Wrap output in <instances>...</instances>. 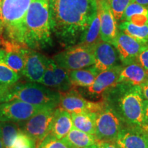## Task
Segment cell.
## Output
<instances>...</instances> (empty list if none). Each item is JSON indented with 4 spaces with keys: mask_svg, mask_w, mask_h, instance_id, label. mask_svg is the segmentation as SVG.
Listing matches in <instances>:
<instances>
[{
    "mask_svg": "<svg viewBox=\"0 0 148 148\" xmlns=\"http://www.w3.org/2000/svg\"><path fill=\"white\" fill-rule=\"evenodd\" d=\"M51 32L59 43L77 45L97 12V0H49Z\"/></svg>",
    "mask_w": 148,
    "mask_h": 148,
    "instance_id": "cell-1",
    "label": "cell"
},
{
    "mask_svg": "<svg viewBox=\"0 0 148 148\" xmlns=\"http://www.w3.org/2000/svg\"><path fill=\"white\" fill-rule=\"evenodd\" d=\"M126 125L143 129L144 97L139 86L119 83L101 97Z\"/></svg>",
    "mask_w": 148,
    "mask_h": 148,
    "instance_id": "cell-2",
    "label": "cell"
},
{
    "mask_svg": "<svg viewBox=\"0 0 148 148\" xmlns=\"http://www.w3.org/2000/svg\"><path fill=\"white\" fill-rule=\"evenodd\" d=\"M24 45L44 49L53 45L49 0H32L25 21Z\"/></svg>",
    "mask_w": 148,
    "mask_h": 148,
    "instance_id": "cell-3",
    "label": "cell"
},
{
    "mask_svg": "<svg viewBox=\"0 0 148 148\" xmlns=\"http://www.w3.org/2000/svg\"><path fill=\"white\" fill-rule=\"evenodd\" d=\"M32 0H3L2 34L9 41L24 45L25 21Z\"/></svg>",
    "mask_w": 148,
    "mask_h": 148,
    "instance_id": "cell-4",
    "label": "cell"
},
{
    "mask_svg": "<svg viewBox=\"0 0 148 148\" xmlns=\"http://www.w3.org/2000/svg\"><path fill=\"white\" fill-rule=\"evenodd\" d=\"M14 99L55 109L60 103V92L35 82H17L12 85V100Z\"/></svg>",
    "mask_w": 148,
    "mask_h": 148,
    "instance_id": "cell-5",
    "label": "cell"
},
{
    "mask_svg": "<svg viewBox=\"0 0 148 148\" xmlns=\"http://www.w3.org/2000/svg\"><path fill=\"white\" fill-rule=\"evenodd\" d=\"M53 60L67 71L89 67L94 64L93 49L77 44L56 54Z\"/></svg>",
    "mask_w": 148,
    "mask_h": 148,
    "instance_id": "cell-6",
    "label": "cell"
},
{
    "mask_svg": "<svg viewBox=\"0 0 148 148\" xmlns=\"http://www.w3.org/2000/svg\"><path fill=\"white\" fill-rule=\"evenodd\" d=\"M125 125L116 112L106 103L103 110L97 114L95 135L98 140L115 141Z\"/></svg>",
    "mask_w": 148,
    "mask_h": 148,
    "instance_id": "cell-7",
    "label": "cell"
},
{
    "mask_svg": "<svg viewBox=\"0 0 148 148\" xmlns=\"http://www.w3.org/2000/svg\"><path fill=\"white\" fill-rule=\"evenodd\" d=\"M54 109L45 108L26 121L17 123L22 132L36 141L38 146L50 133Z\"/></svg>",
    "mask_w": 148,
    "mask_h": 148,
    "instance_id": "cell-8",
    "label": "cell"
},
{
    "mask_svg": "<svg viewBox=\"0 0 148 148\" xmlns=\"http://www.w3.org/2000/svg\"><path fill=\"white\" fill-rule=\"evenodd\" d=\"M45 108L30 103L14 99L0 103V122H12L19 123Z\"/></svg>",
    "mask_w": 148,
    "mask_h": 148,
    "instance_id": "cell-9",
    "label": "cell"
},
{
    "mask_svg": "<svg viewBox=\"0 0 148 148\" xmlns=\"http://www.w3.org/2000/svg\"><path fill=\"white\" fill-rule=\"evenodd\" d=\"M105 105L106 103L101 99L97 101L87 100L73 88L67 92H60L59 107L70 113L86 111L98 114L103 110Z\"/></svg>",
    "mask_w": 148,
    "mask_h": 148,
    "instance_id": "cell-10",
    "label": "cell"
},
{
    "mask_svg": "<svg viewBox=\"0 0 148 148\" xmlns=\"http://www.w3.org/2000/svg\"><path fill=\"white\" fill-rule=\"evenodd\" d=\"M40 84L60 92H67L73 88L68 71L57 65L53 59L49 58Z\"/></svg>",
    "mask_w": 148,
    "mask_h": 148,
    "instance_id": "cell-11",
    "label": "cell"
},
{
    "mask_svg": "<svg viewBox=\"0 0 148 148\" xmlns=\"http://www.w3.org/2000/svg\"><path fill=\"white\" fill-rule=\"evenodd\" d=\"M113 45L118 51L123 65L137 62L140 52L148 47V45L137 41L119 29Z\"/></svg>",
    "mask_w": 148,
    "mask_h": 148,
    "instance_id": "cell-12",
    "label": "cell"
},
{
    "mask_svg": "<svg viewBox=\"0 0 148 148\" xmlns=\"http://www.w3.org/2000/svg\"><path fill=\"white\" fill-rule=\"evenodd\" d=\"M93 66L99 73L114 66L123 65L115 47L103 40L98 42L93 47Z\"/></svg>",
    "mask_w": 148,
    "mask_h": 148,
    "instance_id": "cell-13",
    "label": "cell"
},
{
    "mask_svg": "<svg viewBox=\"0 0 148 148\" xmlns=\"http://www.w3.org/2000/svg\"><path fill=\"white\" fill-rule=\"evenodd\" d=\"M122 67L123 65L116 66L106 71L100 72L93 83L86 88V93L92 97H102L118 84Z\"/></svg>",
    "mask_w": 148,
    "mask_h": 148,
    "instance_id": "cell-14",
    "label": "cell"
},
{
    "mask_svg": "<svg viewBox=\"0 0 148 148\" xmlns=\"http://www.w3.org/2000/svg\"><path fill=\"white\" fill-rule=\"evenodd\" d=\"M47 57L34 49H27L25 54V62L22 75L29 81L40 83L45 73Z\"/></svg>",
    "mask_w": 148,
    "mask_h": 148,
    "instance_id": "cell-15",
    "label": "cell"
},
{
    "mask_svg": "<svg viewBox=\"0 0 148 148\" xmlns=\"http://www.w3.org/2000/svg\"><path fill=\"white\" fill-rule=\"evenodd\" d=\"M114 142L121 148H148V131L125 125Z\"/></svg>",
    "mask_w": 148,
    "mask_h": 148,
    "instance_id": "cell-16",
    "label": "cell"
},
{
    "mask_svg": "<svg viewBox=\"0 0 148 148\" xmlns=\"http://www.w3.org/2000/svg\"><path fill=\"white\" fill-rule=\"evenodd\" d=\"M97 1L100 16L101 40L113 45L119 31L116 21L106 0H97Z\"/></svg>",
    "mask_w": 148,
    "mask_h": 148,
    "instance_id": "cell-17",
    "label": "cell"
},
{
    "mask_svg": "<svg viewBox=\"0 0 148 148\" xmlns=\"http://www.w3.org/2000/svg\"><path fill=\"white\" fill-rule=\"evenodd\" d=\"M147 82L148 72L138 62L123 65L118 84L124 83L140 86Z\"/></svg>",
    "mask_w": 148,
    "mask_h": 148,
    "instance_id": "cell-18",
    "label": "cell"
},
{
    "mask_svg": "<svg viewBox=\"0 0 148 148\" xmlns=\"http://www.w3.org/2000/svg\"><path fill=\"white\" fill-rule=\"evenodd\" d=\"M73 127L71 114L60 107L54 109L49 134L62 139Z\"/></svg>",
    "mask_w": 148,
    "mask_h": 148,
    "instance_id": "cell-19",
    "label": "cell"
},
{
    "mask_svg": "<svg viewBox=\"0 0 148 148\" xmlns=\"http://www.w3.org/2000/svg\"><path fill=\"white\" fill-rule=\"evenodd\" d=\"M73 88H86L93 83L99 73L93 66L84 69L68 71Z\"/></svg>",
    "mask_w": 148,
    "mask_h": 148,
    "instance_id": "cell-20",
    "label": "cell"
},
{
    "mask_svg": "<svg viewBox=\"0 0 148 148\" xmlns=\"http://www.w3.org/2000/svg\"><path fill=\"white\" fill-rule=\"evenodd\" d=\"M73 127L90 134H95L97 114L83 111L71 113Z\"/></svg>",
    "mask_w": 148,
    "mask_h": 148,
    "instance_id": "cell-21",
    "label": "cell"
},
{
    "mask_svg": "<svg viewBox=\"0 0 148 148\" xmlns=\"http://www.w3.org/2000/svg\"><path fill=\"white\" fill-rule=\"evenodd\" d=\"M63 139L73 148H84L96 144L99 140L95 135L73 127Z\"/></svg>",
    "mask_w": 148,
    "mask_h": 148,
    "instance_id": "cell-22",
    "label": "cell"
},
{
    "mask_svg": "<svg viewBox=\"0 0 148 148\" xmlns=\"http://www.w3.org/2000/svg\"><path fill=\"white\" fill-rule=\"evenodd\" d=\"M101 40L100 16L97 8V12L91 24L81 37L80 40L77 44L93 49V47Z\"/></svg>",
    "mask_w": 148,
    "mask_h": 148,
    "instance_id": "cell-23",
    "label": "cell"
},
{
    "mask_svg": "<svg viewBox=\"0 0 148 148\" xmlns=\"http://www.w3.org/2000/svg\"><path fill=\"white\" fill-rule=\"evenodd\" d=\"M28 49V47L24 46L16 51H5L3 49V60L9 67L21 75L25 66V54Z\"/></svg>",
    "mask_w": 148,
    "mask_h": 148,
    "instance_id": "cell-24",
    "label": "cell"
},
{
    "mask_svg": "<svg viewBox=\"0 0 148 148\" xmlns=\"http://www.w3.org/2000/svg\"><path fill=\"white\" fill-rule=\"evenodd\" d=\"M118 29L144 45H148V25L138 26L130 22H121Z\"/></svg>",
    "mask_w": 148,
    "mask_h": 148,
    "instance_id": "cell-25",
    "label": "cell"
},
{
    "mask_svg": "<svg viewBox=\"0 0 148 148\" xmlns=\"http://www.w3.org/2000/svg\"><path fill=\"white\" fill-rule=\"evenodd\" d=\"M21 130L17 123L0 122V134L4 148H11Z\"/></svg>",
    "mask_w": 148,
    "mask_h": 148,
    "instance_id": "cell-26",
    "label": "cell"
},
{
    "mask_svg": "<svg viewBox=\"0 0 148 148\" xmlns=\"http://www.w3.org/2000/svg\"><path fill=\"white\" fill-rule=\"evenodd\" d=\"M3 50L0 49V84L12 85L19 80L21 75L13 71L3 59Z\"/></svg>",
    "mask_w": 148,
    "mask_h": 148,
    "instance_id": "cell-27",
    "label": "cell"
},
{
    "mask_svg": "<svg viewBox=\"0 0 148 148\" xmlns=\"http://www.w3.org/2000/svg\"><path fill=\"white\" fill-rule=\"evenodd\" d=\"M116 21H119L132 0H106Z\"/></svg>",
    "mask_w": 148,
    "mask_h": 148,
    "instance_id": "cell-28",
    "label": "cell"
},
{
    "mask_svg": "<svg viewBox=\"0 0 148 148\" xmlns=\"http://www.w3.org/2000/svg\"><path fill=\"white\" fill-rule=\"evenodd\" d=\"M37 148H73L69 145L63 138L58 139L49 134L37 146Z\"/></svg>",
    "mask_w": 148,
    "mask_h": 148,
    "instance_id": "cell-29",
    "label": "cell"
},
{
    "mask_svg": "<svg viewBox=\"0 0 148 148\" xmlns=\"http://www.w3.org/2000/svg\"><path fill=\"white\" fill-rule=\"evenodd\" d=\"M143 14L148 15V8L138 4L137 3L134 2V1H131L130 4L127 5L126 9H125L124 13H123L120 21L121 22L127 21L130 17L134 15V14Z\"/></svg>",
    "mask_w": 148,
    "mask_h": 148,
    "instance_id": "cell-30",
    "label": "cell"
},
{
    "mask_svg": "<svg viewBox=\"0 0 148 148\" xmlns=\"http://www.w3.org/2000/svg\"><path fill=\"white\" fill-rule=\"evenodd\" d=\"M12 101V85L0 84V103Z\"/></svg>",
    "mask_w": 148,
    "mask_h": 148,
    "instance_id": "cell-31",
    "label": "cell"
},
{
    "mask_svg": "<svg viewBox=\"0 0 148 148\" xmlns=\"http://www.w3.org/2000/svg\"><path fill=\"white\" fill-rule=\"evenodd\" d=\"M127 21L130 22L138 26H143L148 25V15L143 14H134L130 17Z\"/></svg>",
    "mask_w": 148,
    "mask_h": 148,
    "instance_id": "cell-32",
    "label": "cell"
},
{
    "mask_svg": "<svg viewBox=\"0 0 148 148\" xmlns=\"http://www.w3.org/2000/svg\"><path fill=\"white\" fill-rule=\"evenodd\" d=\"M137 62L148 72V47L140 52Z\"/></svg>",
    "mask_w": 148,
    "mask_h": 148,
    "instance_id": "cell-33",
    "label": "cell"
},
{
    "mask_svg": "<svg viewBox=\"0 0 148 148\" xmlns=\"http://www.w3.org/2000/svg\"><path fill=\"white\" fill-rule=\"evenodd\" d=\"M143 129L148 131V100L143 101Z\"/></svg>",
    "mask_w": 148,
    "mask_h": 148,
    "instance_id": "cell-34",
    "label": "cell"
},
{
    "mask_svg": "<svg viewBox=\"0 0 148 148\" xmlns=\"http://www.w3.org/2000/svg\"><path fill=\"white\" fill-rule=\"evenodd\" d=\"M97 144L99 148H121L114 141L99 140Z\"/></svg>",
    "mask_w": 148,
    "mask_h": 148,
    "instance_id": "cell-35",
    "label": "cell"
},
{
    "mask_svg": "<svg viewBox=\"0 0 148 148\" xmlns=\"http://www.w3.org/2000/svg\"><path fill=\"white\" fill-rule=\"evenodd\" d=\"M140 87L141 88L142 93H143L144 99L148 100V82L141 85V86H140Z\"/></svg>",
    "mask_w": 148,
    "mask_h": 148,
    "instance_id": "cell-36",
    "label": "cell"
},
{
    "mask_svg": "<svg viewBox=\"0 0 148 148\" xmlns=\"http://www.w3.org/2000/svg\"><path fill=\"white\" fill-rule=\"evenodd\" d=\"M3 0H0V36L2 34L3 32V23H2V18H1V8H2Z\"/></svg>",
    "mask_w": 148,
    "mask_h": 148,
    "instance_id": "cell-37",
    "label": "cell"
},
{
    "mask_svg": "<svg viewBox=\"0 0 148 148\" xmlns=\"http://www.w3.org/2000/svg\"><path fill=\"white\" fill-rule=\"evenodd\" d=\"M132 1L137 3L138 4L148 8V0H132Z\"/></svg>",
    "mask_w": 148,
    "mask_h": 148,
    "instance_id": "cell-38",
    "label": "cell"
},
{
    "mask_svg": "<svg viewBox=\"0 0 148 148\" xmlns=\"http://www.w3.org/2000/svg\"><path fill=\"white\" fill-rule=\"evenodd\" d=\"M27 148H37V144L36 142H34V143H33L32 145H31L30 146H29V147Z\"/></svg>",
    "mask_w": 148,
    "mask_h": 148,
    "instance_id": "cell-39",
    "label": "cell"
},
{
    "mask_svg": "<svg viewBox=\"0 0 148 148\" xmlns=\"http://www.w3.org/2000/svg\"><path fill=\"white\" fill-rule=\"evenodd\" d=\"M84 148H99V147H98L97 144L96 143V144H94V145L88 146V147H84Z\"/></svg>",
    "mask_w": 148,
    "mask_h": 148,
    "instance_id": "cell-40",
    "label": "cell"
},
{
    "mask_svg": "<svg viewBox=\"0 0 148 148\" xmlns=\"http://www.w3.org/2000/svg\"><path fill=\"white\" fill-rule=\"evenodd\" d=\"M0 148H4V146H3V144L2 142V139H1V134H0Z\"/></svg>",
    "mask_w": 148,
    "mask_h": 148,
    "instance_id": "cell-41",
    "label": "cell"
},
{
    "mask_svg": "<svg viewBox=\"0 0 148 148\" xmlns=\"http://www.w3.org/2000/svg\"><path fill=\"white\" fill-rule=\"evenodd\" d=\"M0 45H1V38H0Z\"/></svg>",
    "mask_w": 148,
    "mask_h": 148,
    "instance_id": "cell-42",
    "label": "cell"
}]
</instances>
